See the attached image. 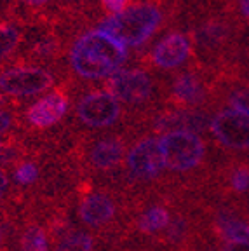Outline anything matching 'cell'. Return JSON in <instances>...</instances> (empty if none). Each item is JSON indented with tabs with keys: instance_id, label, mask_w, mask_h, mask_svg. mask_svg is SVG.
Masks as SVG:
<instances>
[{
	"instance_id": "obj_1",
	"label": "cell",
	"mask_w": 249,
	"mask_h": 251,
	"mask_svg": "<svg viewBox=\"0 0 249 251\" xmlns=\"http://www.w3.org/2000/svg\"><path fill=\"white\" fill-rule=\"evenodd\" d=\"M140 134L134 129L77 134L68 152L70 162L80 173V178L117 188L129 145Z\"/></svg>"
},
{
	"instance_id": "obj_2",
	"label": "cell",
	"mask_w": 249,
	"mask_h": 251,
	"mask_svg": "<svg viewBox=\"0 0 249 251\" xmlns=\"http://www.w3.org/2000/svg\"><path fill=\"white\" fill-rule=\"evenodd\" d=\"M65 58L72 80L78 84L106 80L124 67L131 54L125 44L96 26L74 33Z\"/></svg>"
},
{
	"instance_id": "obj_3",
	"label": "cell",
	"mask_w": 249,
	"mask_h": 251,
	"mask_svg": "<svg viewBox=\"0 0 249 251\" xmlns=\"http://www.w3.org/2000/svg\"><path fill=\"white\" fill-rule=\"evenodd\" d=\"M181 16V0H132L121 14L105 16L98 28L108 31L129 49L145 51L148 42L164 33Z\"/></svg>"
},
{
	"instance_id": "obj_4",
	"label": "cell",
	"mask_w": 249,
	"mask_h": 251,
	"mask_svg": "<svg viewBox=\"0 0 249 251\" xmlns=\"http://www.w3.org/2000/svg\"><path fill=\"white\" fill-rule=\"evenodd\" d=\"M166 173L173 176L169 192H197L206 190L211 171L209 145L204 136L190 131H169L159 134Z\"/></svg>"
},
{
	"instance_id": "obj_5",
	"label": "cell",
	"mask_w": 249,
	"mask_h": 251,
	"mask_svg": "<svg viewBox=\"0 0 249 251\" xmlns=\"http://www.w3.org/2000/svg\"><path fill=\"white\" fill-rule=\"evenodd\" d=\"M103 87L129 110L141 133H145V121L166 106V75L155 74L140 63L119 68L106 78Z\"/></svg>"
},
{
	"instance_id": "obj_6",
	"label": "cell",
	"mask_w": 249,
	"mask_h": 251,
	"mask_svg": "<svg viewBox=\"0 0 249 251\" xmlns=\"http://www.w3.org/2000/svg\"><path fill=\"white\" fill-rule=\"evenodd\" d=\"M74 105V122L78 134H96L117 129H134V119L121 101L105 87L77 93ZM145 134V133H141Z\"/></svg>"
},
{
	"instance_id": "obj_7",
	"label": "cell",
	"mask_w": 249,
	"mask_h": 251,
	"mask_svg": "<svg viewBox=\"0 0 249 251\" xmlns=\"http://www.w3.org/2000/svg\"><path fill=\"white\" fill-rule=\"evenodd\" d=\"M66 72L59 65L9 63L0 68V93L14 101L42 96L66 82Z\"/></svg>"
},
{
	"instance_id": "obj_8",
	"label": "cell",
	"mask_w": 249,
	"mask_h": 251,
	"mask_svg": "<svg viewBox=\"0 0 249 251\" xmlns=\"http://www.w3.org/2000/svg\"><path fill=\"white\" fill-rule=\"evenodd\" d=\"M166 106L214 108V74L199 61L166 77Z\"/></svg>"
},
{
	"instance_id": "obj_9",
	"label": "cell",
	"mask_w": 249,
	"mask_h": 251,
	"mask_svg": "<svg viewBox=\"0 0 249 251\" xmlns=\"http://www.w3.org/2000/svg\"><path fill=\"white\" fill-rule=\"evenodd\" d=\"M136 63L148 67L159 75H173L197 61L195 49L187 30L173 26L166 30L155 42L141 51Z\"/></svg>"
},
{
	"instance_id": "obj_10",
	"label": "cell",
	"mask_w": 249,
	"mask_h": 251,
	"mask_svg": "<svg viewBox=\"0 0 249 251\" xmlns=\"http://www.w3.org/2000/svg\"><path fill=\"white\" fill-rule=\"evenodd\" d=\"M72 91L68 82L59 84L52 91L46 93L42 98L31 101L21 112V129L31 134H42L56 129L70 115Z\"/></svg>"
},
{
	"instance_id": "obj_11",
	"label": "cell",
	"mask_w": 249,
	"mask_h": 251,
	"mask_svg": "<svg viewBox=\"0 0 249 251\" xmlns=\"http://www.w3.org/2000/svg\"><path fill=\"white\" fill-rule=\"evenodd\" d=\"M207 134L216 149L230 155L249 152V114L232 108H214Z\"/></svg>"
},
{
	"instance_id": "obj_12",
	"label": "cell",
	"mask_w": 249,
	"mask_h": 251,
	"mask_svg": "<svg viewBox=\"0 0 249 251\" xmlns=\"http://www.w3.org/2000/svg\"><path fill=\"white\" fill-rule=\"evenodd\" d=\"M209 110L162 106L145 121L143 129L145 133H152L157 136L169 131H190L204 136L209 129Z\"/></svg>"
},
{
	"instance_id": "obj_13",
	"label": "cell",
	"mask_w": 249,
	"mask_h": 251,
	"mask_svg": "<svg viewBox=\"0 0 249 251\" xmlns=\"http://www.w3.org/2000/svg\"><path fill=\"white\" fill-rule=\"evenodd\" d=\"M16 244L20 251H51V239L44 220L26 209V218L20 222Z\"/></svg>"
},
{
	"instance_id": "obj_14",
	"label": "cell",
	"mask_w": 249,
	"mask_h": 251,
	"mask_svg": "<svg viewBox=\"0 0 249 251\" xmlns=\"http://www.w3.org/2000/svg\"><path fill=\"white\" fill-rule=\"evenodd\" d=\"M26 25L16 18H0V65L14 63L26 37Z\"/></svg>"
},
{
	"instance_id": "obj_15",
	"label": "cell",
	"mask_w": 249,
	"mask_h": 251,
	"mask_svg": "<svg viewBox=\"0 0 249 251\" xmlns=\"http://www.w3.org/2000/svg\"><path fill=\"white\" fill-rule=\"evenodd\" d=\"M51 246L52 251H96V234L87 228H74Z\"/></svg>"
},
{
	"instance_id": "obj_16",
	"label": "cell",
	"mask_w": 249,
	"mask_h": 251,
	"mask_svg": "<svg viewBox=\"0 0 249 251\" xmlns=\"http://www.w3.org/2000/svg\"><path fill=\"white\" fill-rule=\"evenodd\" d=\"M23 133L21 129V112L16 106L0 108V136L9 138Z\"/></svg>"
},
{
	"instance_id": "obj_17",
	"label": "cell",
	"mask_w": 249,
	"mask_h": 251,
	"mask_svg": "<svg viewBox=\"0 0 249 251\" xmlns=\"http://www.w3.org/2000/svg\"><path fill=\"white\" fill-rule=\"evenodd\" d=\"M98 2H100L101 12H105L106 16L121 14L132 4V0H98Z\"/></svg>"
},
{
	"instance_id": "obj_18",
	"label": "cell",
	"mask_w": 249,
	"mask_h": 251,
	"mask_svg": "<svg viewBox=\"0 0 249 251\" xmlns=\"http://www.w3.org/2000/svg\"><path fill=\"white\" fill-rule=\"evenodd\" d=\"M230 9L244 26H249V0H228Z\"/></svg>"
},
{
	"instance_id": "obj_19",
	"label": "cell",
	"mask_w": 249,
	"mask_h": 251,
	"mask_svg": "<svg viewBox=\"0 0 249 251\" xmlns=\"http://www.w3.org/2000/svg\"><path fill=\"white\" fill-rule=\"evenodd\" d=\"M12 194V181L9 176L7 169L0 168V206L4 202H7L9 197Z\"/></svg>"
},
{
	"instance_id": "obj_20",
	"label": "cell",
	"mask_w": 249,
	"mask_h": 251,
	"mask_svg": "<svg viewBox=\"0 0 249 251\" xmlns=\"http://www.w3.org/2000/svg\"><path fill=\"white\" fill-rule=\"evenodd\" d=\"M214 251H249V241H220Z\"/></svg>"
},
{
	"instance_id": "obj_21",
	"label": "cell",
	"mask_w": 249,
	"mask_h": 251,
	"mask_svg": "<svg viewBox=\"0 0 249 251\" xmlns=\"http://www.w3.org/2000/svg\"><path fill=\"white\" fill-rule=\"evenodd\" d=\"M4 143H5V140L0 136V152H2V149H4Z\"/></svg>"
},
{
	"instance_id": "obj_22",
	"label": "cell",
	"mask_w": 249,
	"mask_h": 251,
	"mask_svg": "<svg viewBox=\"0 0 249 251\" xmlns=\"http://www.w3.org/2000/svg\"><path fill=\"white\" fill-rule=\"evenodd\" d=\"M72 2H87V0H72Z\"/></svg>"
}]
</instances>
